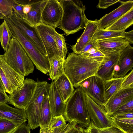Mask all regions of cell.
<instances>
[{"mask_svg": "<svg viewBox=\"0 0 133 133\" xmlns=\"http://www.w3.org/2000/svg\"><path fill=\"white\" fill-rule=\"evenodd\" d=\"M102 61L88 58L74 52L64 61V73L73 87L96 74Z\"/></svg>", "mask_w": 133, "mask_h": 133, "instance_id": "cell-1", "label": "cell"}, {"mask_svg": "<svg viewBox=\"0 0 133 133\" xmlns=\"http://www.w3.org/2000/svg\"><path fill=\"white\" fill-rule=\"evenodd\" d=\"M63 13L58 28L66 36L72 34L85 28L88 20L85 15V6L78 0L59 1Z\"/></svg>", "mask_w": 133, "mask_h": 133, "instance_id": "cell-2", "label": "cell"}, {"mask_svg": "<svg viewBox=\"0 0 133 133\" xmlns=\"http://www.w3.org/2000/svg\"><path fill=\"white\" fill-rule=\"evenodd\" d=\"M63 115L66 121H75L84 129L89 125L91 120L87 107L85 94L80 87L74 90L66 103Z\"/></svg>", "mask_w": 133, "mask_h": 133, "instance_id": "cell-3", "label": "cell"}, {"mask_svg": "<svg viewBox=\"0 0 133 133\" xmlns=\"http://www.w3.org/2000/svg\"><path fill=\"white\" fill-rule=\"evenodd\" d=\"M2 56L8 64L24 77L33 72L34 68L32 62L14 38H11L7 50Z\"/></svg>", "mask_w": 133, "mask_h": 133, "instance_id": "cell-4", "label": "cell"}, {"mask_svg": "<svg viewBox=\"0 0 133 133\" xmlns=\"http://www.w3.org/2000/svg\"><path fill=\"white\" fill-rule=\"evenodd\" d=\"M12 34V37L19 43L36 68L45 74L49 72L48 59L43 55L30 39L7 17H4Z\"/></svg>", "mask_w": 133, "mask_h": 133, "instance_id": "cell-5", "label": "cell"}, {"mask_svg": "<svg viewBox=\"0 0 133 133\" xmlns=\"http://www.w3.org/2000/svg\"><path fill=\"white\" fill-rule=\"evenodd\" d=\"M50 84L46 81L37 82L33 96L24 109L30 128L33 130L39 127V115L44 100L48 96Z\"/></svg>", "mask_w": 133, "mask_h": 133, "instance_id": "cell-6", "label": "cell"}, {"mask_svg": "<svg viewBox=\"0 0 133 133\" xmlns=\"http://www.w3.org/2000/svg\"><path fill=\"white\" fill-rule=\"evenodd\" d=\"M0 77L6 90L10 94L21 87L24 77L15 71L5 62L0 54Z\"/></svg>", "mask_w": 133, "mask_h": 133, "instance_id": "cell-7", "label": "cell"}, {"mask_svg": "<svg viewBox=\"0 0 133 133\" xmlns=\"http://www.w3.org/2000/svg\"><path fill=\"white\" fill-rule=\"evenodd\" d=\"M37 85V82L31 79H24L22 86L8 96L9 103L16 108L24 109L31 98Z\"/></svg>", "mask_w": 133, "mask_h": 133, "instance_id": "cell-8", "label": "cell"}, {"mask_svg": "<svg viewBox=\"0 0 133 133\" xmlns=\"http://www.w3.org/2000/svg\"><path fill=\"white\" fill-rule=\"evenodd\" d=\"M78 87L97 104L104 107V82L100 78L96 75L90 76L79 83Z\"/></svg>", "mask_w": 133, "mask_h": 133, "instance_id": "cell-9", "label": "cell"}, {"mask_svg": "<svg viewBox=\"0 0 133 133\" xmlns=\"http://www.w3.org/2000/svg\"><path fill=\"white\" fill-rule=\"evenodd\" d=\"M85 97L88 111L91 122L96 127L103 128L114 125L117 126L103 107L97 104L86 94Z\"/></svg>", "mask_w": 133, "mask_h": 133, "instance_id": "cell-10", "label": "cell"}, {"mask_svg": "<svg viewBox=\"0 0 133 133\" xmlns=\"http://www.w3.org/2000/svg\"><path fill=\"white\" fill-rule=\"evenodd\" d=\"M7 17L30 39L40 52L48 58L45 48L36 27L30 25L14 11Z\"/></svg>", "mask_w": 133, "mask_h": 133, "instance_id": "cell-11", "label": "cell"}, {"mask_svg": "<svg viewBox=\"0 0 133 133\" xmlns=\"http://www.w3.org/2000/svg\"><path fill=\"white\" fill-rule=\"evenodd\" d=\"M63 13L62 8L58 0H48L42 12L41 23L58 27Z\"/></svg>", "mask_w": 133, "mask_h": 133, "instance_id": "cell-12", "label": "cell"}, {"mask_svg": "<svg viewBox=\"0 0 133 133\" xmlns=\"http://www.w3.org/2000/svg\"><path fill=\"white\" fill-rule=\"evenodd\" d=\"M36 27L45 48L48 60L55 55H58L55 38L56 31L55 28L42 23Z\"/></svg>", "mask_w": 133, "mask_h": 133, "instance_id": "cell-13", "label": "cell"}, {"mask_svg": "<svg viewBox=\"0 0 133 133\" xmlns=\"http://www.w3.org/2000/svg\"><path fill=\"white\" fill-rule=\"evenodd\" d=\"M130 45L124 37H117L96 41L95 47L104 54L120 53Z\"/></svg>", "mask_w": 133, "mask_h": 133, "instance_id": "cell-14", "label": "cell"}, {"mask_svg": "<svg viewBox=\"0 0 133 133\" xmlns=\"http://www.w3.org/2000/svg\"><path fill=\"white\" fill-rule=\"evenodd\" d=\"M133 99V87L121 88L114 94L104 105V108L111 116L120 106Z\"/></svg>", "mask_w": 133, "mask_h": 133, "instance_id": "cell-15", "label": "cell"}, {"mask_svg": "<svg viewBox=\"0 0 133 133\" xmlns=\"http://www.w3.org/2000/svg\"><path fill=\"white\" fill-rule=\"evenodd\" d=\"M119 2L121 4L118 8L98 20V29H104L109 26L133 8L132 1Z\"/></svg>", "mask_w": 133, "mask_h": 133, "instance_id": "cell-16", "label": "cell"}, {"mask_svg": "<svg viewBox=\"0 0 133 133\" xmlns=\"http://www.w3.org/2000/svg\"><path fill=\"white\" fill-rule=\"evenodd\" d=\"M133 67V47L129 45L120 53L118 61L115 68L114 77H125Z\"/></svg>", "mask_w": 133, "mask_h": 133, "instance_id": "cell-17", "label": "cell"}, {"mask_svg": "<svg viewBox=\"0 0 133 133\" xmlns=\"http://www.w3.org/2000/svg\"><path fill=\"white\" fill-rule=\"evenodd\" d=\"M120 53L105 55L95 75L104 81L114 78L115 68Z\"/></svg>", "mask_w": 133, "mask_h": 133, "instance_id": "cell-18", "label": "cell"}, {"mask_svg": "<svg viewBox=\"0 0 133 133\" xmlns=\"http://www.w3.org/2000/svg\"><path fill=\"white\" fill-rule=\"evenodd\" d=\"M0 118L12 122L17 127L27 121L24 109L14 108L6 103L0 104Z\"/></svg>", "mask_w": 133, "mask_h": 133, "instance_id": "cell-19", "label": "cell"}, {"mask_svg": "<svg viewBox=\"0 0 133 133\" xmlns=\"http://www.w3.org/2000/svg\"><path fill=\"white\" fill-rule=\"evenodd\" d=\"M98 29V20H88L84 30L81 36L77 40L76 44L71 46L73 52L79 54L85 46L91 39Z\"/></svg>", "mask_w": 133, "mask_h": 133, "instance_id": "cell-20", "label": "cell"}, {"mask_svg": "<svg viewBox=\"0 0 133 133\" xmlns=\"http://www.w3.org/2000/svg\"><path fill=\"white\" fill-rule=\"evenodd\" d=\"M48 97L52 117L63 115L65 109L66 103L58 91L54 81L50 84Z\"/></svg>", "mask_w": 133, "mask_h": 133, "instance_id": "cell-21", "label": "cell"}, {"mask_svg": "<svg viewBox=\"0 0 133 133\" xmlns=\"http://www.w3.org/2000/svg\"><path fill=\"white\" fill-rule=\"evenodd\" d=\"M48 0H40L31 5L29 12L25 15L23 18L31 25L36 27L41 23L43 10Z\"/></svg>", "mask_w": 133, "mask_h": 133, "instance_id": "cell-22", "label": "cell"}, {"mask_svg": "<svg viewBox=\"0 0 133 133\" xmlns=\"http://www.w3.org/2000/svg\"><path fill=\"white\" fill-rule=\"evenodd\" d=\"M54 81L58 91L66 103L74 91L73 86L64 72Z\"/></svg>", "mask_w": 133, "mask_h": 133, "instance_id": "cell-23", "label": "cell"}, {"mask_svg": "<svg viewBox=\"0 0 133 133\" xmlns=\"http://www.w3.org/2000/svg\"><path fill=\"white\" fill-rule=\"evenodd\" d=\"M64 60L60 56L56 55L52 56L49 59V75L52 81L56 80L64 72L63 66Z\"/></svg>", "mask_w": 133, "mask_h": 133, "instance_id": "cell-24", "label": "cell"}, {"mask_svg": "<svg viewBox=\"0 0 133 133\" xmlns=\"http://www.w3.org/2000/svg\"><path fill=\"white\" fill-rule=\"evenodd\" d=\"M133 24V8L109 26L104 29L115 31H124Z\"/></svg>", "mask_w": 133, "mask_h": 133, "instance_id": "cell-25", "label": "cell"}, {"mask_svg": "<svg viewBox=\"0 0 133 133\" xmlns=\"http://www.w3.org/2000/svg\"><path fill=\"white\" fill-rule=\"evenodd\" d=\"M124 77L114 78L108 80L104 81V105L114 94L121 88L122 83Z\"/></svg>", "mask_w": 133, "mask_h": 133, "instance_id": "cell-26", "label": "cell"}, {"mask_svg": "<svg viewBox=\"0 0 133 133\" xmlns=\"http://www.w3.org/2000/svg\"><path fill=\"white\" fill-rule=\"evenodd\" d=\"M48 96L42 103L39 120V127L40 128L49 127L52 118Z\"/></svg>", "mask_w": 133, "mask_h": 133, "instance_id": "cell-27", "label": "cell"}, {"mask_svg": "<svg viewBox=\"0 0 133 133\" xmlns=\"http://www.w3.org/2000/svg\"><path fill=\"white\" fill-rule=\"evenodd\" d=\"M12 37V34L6 20L0 24V43L5 51L8 49L10 42Z\"/></svg>", "mask_w": 133, "mask_h": 133, "instance_id": "cell-28", "label": "cell"}, {"mask_svg": "<svg viewBox=\"0 0 133 133\" xmlns=\"http://www.w3.org/2000/svg\"><path fill=\"white\" fill-rule=\"evenodd\" d=\"M125 31L107 30L104 29H98L91 39L96 41L115 37H124Z\"/></svg>", "mask_w": 133, "mask_h": 133, "instance_id": "cell-29", "label": "cell"}, {"mask_svg": "<svg viewBox=\"0 0 133 133\" xmlns=\"http://www.w3.org/2000/svg\"><path fill=\"white\" fill-rule=\"evenodd\" d=\"M84 131L85 133H126L115 125L105 128H98L91 122L89 125L84 129Z\"/></svg>", "mask_w": 133, "mask_h": 133, "instance_id": "cell-30", "label": "cell"}, {"mask_svg": "<svg viewBox=\"0 0 133 133\" xmlns=\"http://www.w3.org/2000/svg\"><path fill=\"white\" fill-rule=\"evenodd\" d=\"M111 117L115 124L123 131L126 133H133V118Z\"/></svg>", "mask_w": 133, "mask_h": 133, "instance_id": "cell-31", "label": "cell"}, {"mask_svg": "<svg viewBox=\"0 0 133 133\" xmlns=\"http://www.w3.org/2000/svg\"><path fill=\"white\" fill-rule=\"evenodd\" d=\"M55 40L58 56L65 60L68 52L65 38L63 34L56 31L55 34Z\"/></svg>", "mask_w": 133, "mask_h": 133, "instance_id": "cell-32", "label": "cell"}, {"mask_svg": "<svg viewBox=\"0 0 133 133\" xmlns=\"http://www.w3.org/2000/svg\"><path fill=\"white\" fill-rule=\"evenodd\" d=\"M14 0H0V11L4 17L11 15L13 11Z\"/></svg>", "mask_w": 133, "mask_h": 133, "instance_id": "cell-33", "label": "cell"}, {"mask_svg": "<svg viewBox=\"0 0 133 133\" xmlns=\"http://www.w3.org/2000/svg\"><path fill=\"white\" fill-rule=\"evenodd\" d=\"M17 127L12 122L5 119L0 118V133H11Z\"/></svg>", "mask_w": 133, "mask_h": 133, "instance_id": "cell-34", "label": "cell"}, {"mask_svg": "<svg viewBox=\"0 0 133 133\" xmlns=\"http://www.w3.org/2000/svg\"><path fill=\"white\" fill-rule=\"evenodd\" d=\"M128 112H133V99L120 106L110 116Z\"/></svg>", "mask_w": 133, "mask_h": 133, "instance_id": "cell-35", "label": "cell"}, {"mask_svg": "<svg viewBox=\"0 0 133 133\" xmlns=\"http://www.w3.org/2000/svg\"><path fill=\"white\" fill-rule=\"evenodd\" d=\"M78 124L75 121L69 122L67 124L55 128L52 130V133H66Z\"/></svg>", "mask_w": 133, "mask_h": 133, "instance_id": "cell-36", "label": "cell"}, {"mask_svg": "<svg viewBox=\"0 0 133 133\" xmlns=\"http://www.w3.org/2000/svg\"><path fill=\"white\" fill-rule=\"evenodd\" d=\"M66 121L63 115L52 117L49 127L53 129L55 128L66 124Z\"/></svg>", "mask_w": 133, "mask_h": 133, "instance_id": "cell-37", "label": "cell"}, {"mask_svg": "<svg viewBox=\"0 0 133 133\" xmlns=\"http://www.w3.org/2000/svg\"><path fill=\"white\" fill-rule=\"evenodd\" d=\"M133 87V69L126 75L122 82L121 88Z\"/></svg>", "mask_w": 133, "mask_h": 133, "instance_id": "cell-38", "label": "cell"}, {"mask_svg": "<svg viewBox=\"0 0 133 133\" xmlns=\"http://www.w3.org/2000/svg\"><path fill=\"white\" fill-rule=\"evenodd\" d=\"M120 1V0H100L97 7L100 9H105Z\"/></svg>", "mask_w": 133, "mask_h": 133, "instance_id": "cell-39", "label": "cell"}, {"mask_svg": "<svg viewBox=\"0 0 133 133\" xmlns=\"http://www.w3.org/2000/svg\"><path fill=\"white\" fill-rule=\"evenodd\" d=\"M28 124L25 122L17 127L11 133H30Z\"/></svg>", "mask_w": 133, "mask_h": 133, "instance_id": "cell-40", "label": "cell"}, {"mask_svg": "<svg viewBox=\"0 0 133 133\" xmlns=\"http://www.w3.org/2000/svg\"><path fill=\"white\" fill-rule=\"evenodd\" d=\"M23 6L17 3L15 0L13 5L12 8L13 11L18 16L23 18L25 14L23 12Z\"/></svg>", "mask_w": 133, "mask_h": 133, "instance_id": "cell-41", "label": "cell"}, {"mask_svg": "<svg viewBox=\"0 0 133 133\" xmlns=\"http://www.w3.org/2000/svg\"><path fill=\"white\" fill-rule=\"evenodd\" d=\"M105 56L104 54L98 50L95 53L88 55L84 56L89 58L98 60L100 61H102Z\"/></svg>", "mask_w": 133, "mask_h": 133, "instance_id": "cell-42", "label": "cell"}, {"mask_svg": "<svg viewBox=\"0 0 133 133\" xmlns=\"http://www.w3.org/2000/svg\"><path fill=\"white\" fill-rule=\"evenodd\" d=\"M96 41L91 39L84 48L79 55H82L91 48L95 47Z\"/></svg>", "mask_w": 133, "mask_h": 133, "instance_id": "cell-43", "label": "cell"}, {"mask_svg": "<svg viewBox=\"0 0 133 133\" xmlns=\"http://www.w3.org/2000/svg\"><path fill=\"white\" fill-rule=\"evenodd\" d=\"M15 1L17 3L23 6L25 5L31 6L34 3L39 1L40 0H15Z\"/></svg>", "mask_w": 133, "mask_h": 133, "instance_id": "cell-44", "label": "cell"}, {"mask_svg": "<svg viewBox=\"0 0 133 133\" xmlns=\"http://www.w3.org/2000/svg\"><path fill=\"white\" fill-rule=\"evenodd\" d=\"M9 101V97L6 93L0 90V104L6 103Z\"/></svg>", "mask_w": 133, "mask_h": 133, "instance_id": "cell-45", "label": "cell"}, {"mask_svg": "<svg viewBox=\"0 0 133 133\" xmlns=\"http://www.w3.org/2000/svg\"><path fill=\"white\" fill-rule=\"evenodd\" d=\"M111 117L123 118H133V112L123 113L117 114Z\"/></svg>", "mask_w": 133, "mask_h": 133, "instance_id": "cell-46", "label": "cell"}, {"mask_svg": "<svg viewBox=\"0 0 133 133\" xmlns=\"http://www.w3.org/2000/svg\"><path fill=\"white\" fill-rule=\"evenodd\" d=\"M124 38L127 39L130 44H133V30L126 32L124 34Z\"/></svg>", "mask_w": 133, "mask_h": 133, "instance_id": "cell-47", "label": "cell"}, {"mask_svg": "<svg viewBox=\"0 0 133 133\" xmlns=\"http://www.w3.org/2000/svg\"><path fill=\"white\" fill-rule=\"evenodd\" d=\"M31 9V6L29 5H25L23 6V12L25 15L27 14L30 11Z\"/></svg>", "mask_w": 133, "mask_h": 133, "instance_id": "cell-48", "label": "cell"}, {"mask_svg": "<svg viewBox=\"0 0 133 133\" xmlns=\"http://www.w3.org/2000/svg\"><path fill=\"white\" fill-rule=\"evenodd\" d=\"M51 130L49 127L40 128L39 133H50Z\"/></svg>", "mask_w": 133, "mask_h": 133, "instance_id": "cell-49", "label": "cell"}, {"mask_svg": "<svg viewBox=\"0 0 133 133\" xmlns=\"http://www.w3.org/2000/svg\"><path fill=\"white\" fill-rule=\"evenodd\" d=\"M78 129V126L77 125L67 132L66 133H76Z\"/></svg>", "mask_w": 133, "mask_h": 133, "instance_id": "cell-50", "label": "cell"}, {"mask_svg": "<svg viewBox=\"0 0 133 133\" xmlns=\"http://www.w3.org/2000/svg\"><path fill=\"white\" fill-rule=\"evenodd\" d=\"M0 90L6 92V90L0 77Z\"/></svg>", "mask_w": 133, "mask_h": 133, "instance_id": "cell-51", "label": "cell"}, {"mask_svg": "<svg viewBox=\"0 0 133 133\" xmlns=\"http://www.w3.org/2000/svg\"><path fill=\"white\" fill-rule=\"evenodd\" d=\"M76 133H85L84 129L80 126H78V129Z\"/></svg>", "mask_w": 133, "mask_h": 133, "instance_id": "cell-52", "label": "cell"}, {"mask_svg": "<svg viewBox=\"0 0 133 133\" xmlns=\"http://www.w3.org/2000/svg\"><path fill=\"white\" fill-rule=\"evenodd\" d=\"M4 16L0 11V19H4Z\"/></svg>", "mask_w": 133, "mask_h": 133, "instance_id": "cell-53", "label": "cell"}, {"mask_svg": "<svg viewBox=\"0 0 133 133\" xmlns=\"http://www.w3.org/2000/svg\"><path fill=\"white\" fill-rule=\"evenodd\" d=\"M53 129H51L50 133H52Z\"/></svg>", "mask_w": 133, "mask_h": 133, "instance_id": "cell-54", "label": "cell"}]
</instances>
